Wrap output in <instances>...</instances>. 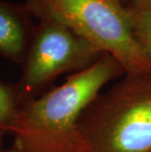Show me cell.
Segmentation results:
<instances>
[{
	"instance_id": "cell-1",
	"label": "cell",
	"mask_w": 151,
	"mask_h": 152,
	"mask_svg": "<svg viewBox=\"0 0 151 152\" xmlns=\"http://www.w3.org/2000/svg\"><path fill=\"white\" fill-rule=\"evenodd\" d=\"M126 72L109 54L60 86L26 100L8 130L18 152H88L79 128L82 113L109 83Z\"/></svg>"
},
{
	"instance_id": "cell-2",
	"label": "cell",
	"mask_w": 151,
	"mask_h": 152,
	"mask_svg": "<svg viewBox=\"0 0 151 152\" xmlns=\"http://www.w3.org/2000/svg\"><path fill=\"white\" fill-rule=\"evenodd\" d=\"M88 152H151V73L125 74L79 123Z\"/></svg>"
},
{
	"instance_id": "cell-3",
	"label": "cell",
	"mask_w": 151,
	"mask_h": 152,
	"mask_svg": "<svg viewBox=\"0 0 151 152\" xmlns=\"http://www.w3.org/2000/svg\"><path fill=\"white\" fill-rule=\"evenodd\" d=\"M25 5L34 17L62 23L111 55L126 74L151 73V61L134 39L127 11L115 0H26Z\"/></svg>"
},
{
	"instance_id": "cell-4",
	"label": "cell",
	"mask_w": 151,
	"mask_h": 152,
	"mask_svg": "<svg viewBox=\"0 0 151 152\" xmlns=\"http://www.w3.org/2000/svg\"><path fill=\"white\" fill-rule=\"evenodd\" d=\"M103 54L62 23L39 18L16 86L20 104L45 92L63 74L80 72Z\"/></svg>"
},
{
	"instance_id": "cell-5",
	"label": "cell",
	"mask_w": 151,
	"mask_h": 152,
	"mask_svg": "<svg viewBox=\"0 0 151 152\" xmlns=\"http://www.w3.org/2000/svg\"><path fill=\"white\" fill-rule=\"evenodd\" d=\"M26 5L0 0V54L23 65L34 26Z\"/></svg>"
},
{
	"instance_id": "cell-6",
	"label": "cell",
	"mask_w": 151,
	"mask_h": 152,
	"mask_svg": "<svg viewBox=\"0 0 151 152\" xmlns=\"http://www.w3.org/2000/svg\"><path fill=\"white\" fill-rule=\"evenodd\" d=\"M126 11L134 39L151 61V4Z\"/></svg>"
},
{
	"instance_id": "cell-7",
	"label": "cell",
	"mask_w": 151,
	"mask_h": 152,
	"mask_svg": "<svg viewBox=\"0 0 151 152\" xmlns=\"http://www.w3.org/2000/svg\"><path fill=\"white\" fill-rule=\"evenodd\" d=\"M20 102L16 86L0 82V131L8 132L18 112Z\"/></svg>"
},
{
	"instance_id": "cell-8",
	"label": "cell",
	"mask_w": 151,
	"mask_h": 152,
	"mask_svg": "<svg viewBox=\"0 0 151 152\" xmlns=\"http://www.w3.org/2000/svg\"><path fill=\"white\" fill-rule=\"evenodd\" d=\"M125 10H134L151 4V0H115Z\"/></svg>"
},
{
	"instance_id": "cell-9",
	"label": "cell",
	"mask_w": 151,
	"mask_h": 152,
	"mask_svg": "<svg viewBox=\"0 0 151 152\" xmlns=\"http://www.w3.org/2000/svg\"><path fill=\"white\" fill-rule=\"evenodd\" d=\"M6 134L5 132L3 131H0V152H3V148H2V140H3V137H4V134Z\"/></svg>"
},
{
	"instance_id": "cell-10",
	"label": "cell",
	"mask_w": 151,
	"mask_h": 152,
	"mask_svg": "<svg viewBox=\"0 0 151 152\" xmlns=\"http://www.w3.org/2000/svg\"><path fill=\"white\" fill-rule=\"evenodd\" d=\"M3 152H18V151H16V150H14V149H9V150H3Z\"/></svg>"
}]
</instances>
